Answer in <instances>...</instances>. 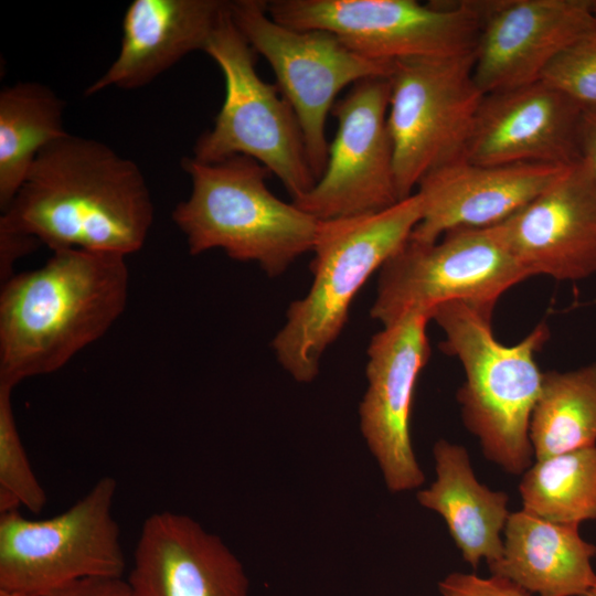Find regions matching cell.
Instances as JSON below:
<instances>
[{
    "label": "cell",
    "instance_id": "8992f818",
    "mask_svg": "<svg viewBox=\"0 0 596 596\" xmlns=\"http://www.w3.org/2000/svg\"><path fill=\"white\" fill-rule=\"evenodd\" d=\"M204 52L222 71L225 97L213 127L198 138L192 158L213 163L246 156L274 173L291 201L307 194L317 180L297 117L277 85L259 77L257 53L233 21L230 1Z\"/></svg>",
    "mask_w": 596,
    "mask_h": 596
},
{
    "label": "cell",
    "instance_id": "52a82bcc",
    "mask_svg": "<svg viewBox=\"0 0 596 596\" xmlns=\"http://www.w3.org/2000/svg\"><path fill=\"white\" fill-rule=\"evenodd\" d=\"M117 482L100 478L58 515L0 514V589L45 596L75 581L123 577L126 561L113 514Z\"/></svg>",
    "mask_w": 596,
    "mask_h": 596
},
{
    "label": "cell",
    "instance_id": "5bb4252c",
    "mask_svg": "<svg viewBox=\"0 0 596 596\" xmlns=\"http://www.w3.org/2000/svg\"><path fill=\"white\" fill-rule=\"evenodd\" d=\"M479 9L473 77L483 94L541 81L596 21L593 0H489Z\"/></svg>",
    "mask_w": 596,
    "mask_h": 596
},
{
    "label": "cell",
    "instance_id": "e0dca14e",
    "mask_svg": "<svg viewBox=\"0 0 596 596\" xmlns=\"http://www.w3.org/2000/svg\"><path fill=\"white\" fill-rule=\"evenodd\" d=\"M128 584L134 596H249L244 566L222 539L171 511L145 520Z\"/></svg>",
    "mask_w": 596,
    "mask_h": 596
},
{
    "label": "cell",
    "instance_id": "1f68e13d",
    "mask_svg": "<svg viewBox=\"0 0 596 596\" xmlns=\"http://www.w3.org/2000/svg\"><path fill=\"white\" fill-rule=\"evenodd\" d=\"M583 596H596V583Z\"/></svg>",
    "mask_w": 596,
    "mask_h": 596
},
{
    "label": "cell",
    "instance_id": "9a60e30c",
    "mask_svg": "<svg viewBox=\"0 0 596 596\" xmlns=\"http://www.w3.org/2000/svg\"><path fill=\"white\" fill-rule=\"evenodd\" d=\"M584 107L543 81L483 95L464 159L481 166H570L582 159Z\"/></svg>",
    "mask_w": 596,
    "mask_h": 596
},
{
    "label": "cell",
    "instance_id": "7a4b0ae2",
    "mask_svg": "<svg viewBox=\"0 0 596 596\" xmlns=\"http://www.w3.org/2000/svg\"><path fill=\"white\" fill-rule=\"evenodd\" d=\"M126 256L53 252L38 269L12 275L0 294V385L60 370L123 313Z\"/></svg>",
    "mask_w": 596,
    "mask_h": 596
},
{
    "label": "cell",
    "instance_id": "cb8c5ba5",
    "mask_svg": "<svg viewBox=\"0 0 596 596\" xmlns=\"http://www.w3.org/2000/svg\"><path fill=\"white\" fill-rule=\"evenodd\" d=\"M519 493L522 509L544 520L575 526L596 520V446L535 459Z\"/></svg>",
    "mask_w": 596,
    "mask_h": 596
},
{
    "label": "cell",
    "instance_id": "5b68a950",
    "mask_svg": "<svg viewBox=\"0 0 596 596\" xmlns=\"http://www.w3.org/2000/svg\"><path fill=\"white\" fill-rule=\"evenodd\" d=\"M192 190L172 212L191 255L213 248L255 262L270 277L312 251L320 220L274 195L269 171L246 156L205 163L182 160Z\"/></svg>",
    "mask_w": 596,
    "mask_h": 596
},
{
    "label": "cell",
    "instance_id": "7c38bea8",
    "mask_svg": "<svg viewBox=\"0 0 596 596\" xmlns=\"http://www.w3.org/2000/svg\"><path fill=\"white\" fill-rule=\"evenodd\" d=\"M387 77L356 82L332 107L338 123L324 171L291 201L320 221L372 214L401 201L387 126Z\"/></svg>",
    "mask_w": 596,
    "mask_h": 596
},
{
    "label": "cell",
    "instance_id": "8fae6325",
    "mask_svg": "<svg viewBox=\"0 0 596 596\" xmlns=\"http://www.w3.org/2000/svg\"><path fill=\"white\" fill-rule=\"evenodd\" d=\"M266 9L280 24L328 31L355 53L384 62L473 52L480 28L479 1L272 0Z\"/></svg>",
    "mask_w": 596,
    "mask_h": 596
},
{
    "label": "cell",
    "instance_id": "7402d4cb",
    "mask_svg": "<svg viewBox=\"0 0 596 596\" xmlns=\"http://www.w3.org/2000/svg\"><path fill=\"white\" fill-rule=\"evenodd\" d=\"M65 103L49 86L21 82L0 92V207L24 183L40 151L67 134Z\"/></svg>",
    "mask_w": 596,
    "mask_h": 596
},
{
    "label": "cell",
    "instance_id": "4316f807",
    "mask_svg": "<svg viewBox=\"0 0 596 596\" xmlns=\"http://www.w3.org/2000/svg\"><path fill=\"white\" fill-rule=\"evenodd\" d=\"M439 596H532L515 583L496 575L454 572L438 583Z\"/></svg>",
    "mask_w": 596,
    "mask_h": 596
},
{
    "label": "cell",
    "instance_id": "30bf717a",
    "mask_svg": "<svg viewBox=\"0 0 596 596\" xmlns=\"http://www.w3.org/2000/svg\"><path fill=\"white\" fill-rule=\"evenodd\" d=\"M236 26L273 68L277 87L299 123L311 171L322 175L329 143L327 116L345 87L371 77H389L394 62L364 57L334 34L298 30L273 20L264 0L230 1Z\"/></svg>",
    "mask_w": 596,
    "mask_h": 596
},
{
    "label": "cell",
    "instance_id": "ac0fdd59",
    "mask_svg": "<svg viewBox=\"0 0 596 596\" xmlns=\"http://www.w3.org/2000/svg\"><path fill=\"white\" fill-rule=\"evenodd\" d=\"M567 166H481L459 159L427 173L415 193L422 219L411 240L433 243L458 228L499 224L544 191Z\"/></svg>",
    "mask_w": 596,
    "mask_h": 596
},
{
    "label": "cell",
    "instance_id": "9c48e42d",
    "mask_svg": "<svg viewBox=\"0 0 596 596\" xmlns=\"http://www.w3.org/2000/svg\"><path fill=\"white\" fill-rule=\"evenodd\" d=\"M529 277L497 225L454 230L433 243L409 238L381 267L370 313L386 326L409 311L432 317L450 301L493 311L507 290Z\"/></svg>",
    "mask_w": 596,
    "mask_h": 596
},
{
    "label": "cell",
    "instance_id": "d4e9b609",
    "mask_svg": "<svg viewBox=\"0 0 596 596\" xmlns=\"http://www.w3.org/2000/svg\"><path fill=\"white\" fill-rule=\"evenodd\" d=\"M13 389L0 385V491L13 494L32 513L46 503V494L35 477L19 436L12 403Z\"/></svg>",
    "mask_w": 596,
    "mask_h": 596
},
{
    "label": "cell",
    "instance_id": "6da1fadb",
    "mask_svg": "<svg viewBox=\"0 0 596 596\" xmlns=\"http://www.w3.org/2000/svg\"><path fill=\"white\" fill-rule=\"evenodd\" d=\"M152 221L138 164L104 142L67 132L40 151L0 231L33 237L52 252L127 256L143 246Z\"/></svg>",
    "mask_w": 596,
    "mask_h": 596
},
{
    "label": "cell",
    "instance_id": "d6a6232c",
    "mask_svg": "<svg viewBox=\"0 0 596 596\" xmlns=\"http://www.w3.org/2000/svg\"><path fill=\"white\" fill-rule=\"evenodd\" d=\"M593 9H594V12L596 14V0H593Z\"/></svg>",
    "mask_w": 596,
    "mask_h": 596
},
{
    "label": "cell",
    "instance_id": "603a6c76",
    "mask_svg": "<svg viewBox=\"0 0 596 596\" xmlns=\"http://www.w3.org/2000/svg\"><path fill=\"white\" fill-rule=\"evenodd\" d=\"M530 439L534 459L596 446V362L543 372Z\"/></svg>",
    "mask_w": 596,
    "mask_h": 596
},
{
    "label": "cell",
    "instance_id": "83f0119b",
    "mask_svg": "<svg viewBox=\"0 0 596 596\" xmlns=\"http://www.w3.org/2000/svg\"><path fill=\"white\" fill-rule=\"evenodd\" d=\"M45 596H134L123 577H92L75 581Z\"/></svg>",
    "mask_w": 596,
    "mask_h": 596
},
{
    "label": "cell",
    "instance_id": "f1b7e54d",
    "mask_svg": "<svg viewBox=\"0 0 596 596\" xmlns=\"http://www.w3.org/2000/svg\"><path fill=\"white\" fill-rule=\"evenodd\" d=\"M38 241L33 237L0 231V273L1 280L6 281L11 273L14 262L32 252Z\"/></svg>",
    "mask_w": 596,
    "mask_h": 596
},
{
    "label": "cell",
    "instance_id": "ba28073f",
    "mask_svg": "<svg viewBox=\"0 0 596 596\" xmlns=\"http://www.w3.org/2000/svg\"><path fill=\"white\" fill-rule=\"evenodd\" d=\"M387 78V126L404 200L427 173L464 159L485 94L473 77V52L397 60Z\"/></svg>",
    "mask_w": 596,
    "mask_h": 596
},
{
    "label": "cell",
    "instance_id": "4fadbf2b",
    "mask_svg": "<svg viewBox=\"0 0 596 596\" xmlns=\"http://www.w3.org/2000/svg\"><path fill=\"white\" fill-rule=\"evenodd\" d=\"M429 320L427 313L406 312L383 326L366 351L368 385L359 406L360 430L393 493L418 489L425 482L409 423L416 382L430 356Z\"/></svg>",
    "mask_w": 596,
    "mask_h": 596
},
{
    "label": "cell",
    "instance_id": "277c9868",
    "mask_svg": "<svg viewBox=\"0 0 596 596\" xmlns=\"http://www.w3.org/2000/svg\"><path fill=\"white\" fill-rule=\"evenodd\" d=\"M421 219L422 201L414 192L376 213L320 221L311 251V286L290 304L272 343L278 362L297 382L316 379L355 295L409 240Z\"/></svg>",
    "mask_w": 596,
    "mask_h": 596
},
{
    "label": "cell",
    "instance_id": "ffe728a7",
    "mask_svg": "<svg viewBox=\"0 0 596 596\" xmlns=\"http://www.w3.org/2000/svg\"><path fill=\"white\" fill-rule=\"evenodd\" d=\"M579 526L551 522L523 509L511 512L503 549L488 565L491 575L507 578L538 596H583L595 583L596 545Z\"/></svg>",
    "mask_w": 596,
    "mask_h": 596
},
{
    "label": "cell",
    "instance_id": "f546056e",
    "mask_svg": "<svg viewBox=\"0 0 596 596\" xmlns=\"http://www.w3.org/2000/svg\"><path fill=\"white\" fill-rule=\"evenodd\" d=\"M579 146L582 159L588 167L596 189V106L584 107Z\"/></svg>",
    "mask_w": 596,
    "mask_h": 596
},
{
    "label": "cell",
    "instance_id": "4dcf8cb0",
    "mask_svg": "<svg viewBox=\"0 0 596 596\" xmlns=\"http://www.w3.org/2000/svg\"><path fill=\"white\" fill-rule=\"evenodd\" d=\"M0 596H28V595H24V594H21V593H15V592H9V590L0 589Z\"/></svg>",
    "mask_w": 596,
    "mask_h": 596
},
{
    "label": "cell",
    "instance_id": "44dd1931",
    "mask_svg": "<svg viewBox=\"0 0 596 596\" xmlns=\"http://www.w3.org/2000/svg\"><path fill=\"white\" fill-rule=\"evenodd\" d=\"M433 456L436 478L417 491V502L444 519L462 558L472 568L481 561L494 563L502 554V535L511 514L509 496L479 482L462 445L438 439Z\"/></svg>",
    "mask_w": 596,
    "mask_h": 596
},
{
    "label": "cell",
    "instance_id": "484cf974",
    "mask_svg": "<svg viewBox=\"0 0 596 596\" xmlns=\"http://www.w3.org/2000/svg\"><path fill=\"white\" fill-rule=\"evenodd\" d=\"M541 81L583 107L596 106V21L554 58Z\"/></svg>",
    "mask_w": 596,
    "mask_h": 596
},
{
    "label": "cell",
    "instance_id": "2e32d148",
    "mask_svg": "<svg viewBox=\"0 0 596 596\" xmlns=\"http://www.w3.org/2000/svg\"><path fill=\"white\" fill-rule=\"evenodd\" d=\"M496 225L530 277L576 281L596 274V189L583 159Z\"/></svg>",
    "mask_w": 596,
    "mask_h": 596
},
{
    "label": "cell",
    "instance_id": "d6986e66",
    "mask_svg": "<svg viewBox=\"0 0 596 596\" xmlns=\"http://www.w3.org/2000/svg\"><path fill=\"white\" fill-rule=\"evenodd\" d=\"M226 6L222 0H134L124 15L118 55L84 94L142 87L187 54L204 51Z\"/></svg>",
    "mask_w": 596,
    "mask_h": 596
},
{
    "label": "cell",
    "instance_id": "3957f363",
    "mask_svg": "<svg viewBox=\"0 0 596 596\" xmlns=\"http://www.w3.org/2000/svg\"><path fill=\"white\" fill-rule=\"evenodd\" d=\"M492 313L450 301L436 307L430 319L444 331L441 351L456 356L465 372L457 391L464 425L478 438L488 460L521 476L534 461L530 423L543 381L535 355L550 330L540 323L507 345L493 334Z\"/></svg>",
    "mask_w": 596,
    "mask_h": 596
}]
</instances>
